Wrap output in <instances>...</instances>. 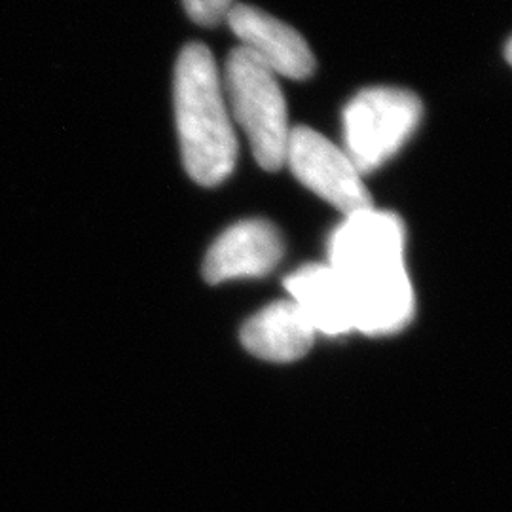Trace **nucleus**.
I'll return each mask as SVG.
<instances>
[{"label": "nucleus", "mask_w": 512, "mask_h": 512, "mask_svg": "<svg viewBox=\"0 0 512 512\" xmlns=\"http://www.w3.org/2000/svg\"><path fill=\"white\" fill-rule=\"evenodd\" d=\"M285 164L300 183L346 217L372 207L363 175L346 150L336 147L315 129L306 126L291 129Z\"/></svg>", "instance_id": "nucleus-5"}, {"label": "nucleus", "mask_w": 512, "mask_h": 512, "mask_svg": "<svg viewBox=\"0 0 512 512\" xmlns=\"http://www.w3.org/2000/svg\"><path fill=\"white\" fill-rule=\"evenodd\" d=\"M184 12L200 27H217L226 21L234 0H183Z\"/></svg>", "instance_id": "nucleus-10"}, {"label": "nucleus", "mask_w": 512, "mask_h": 512, "mask_svg": "<svg viewBox=\"0 0 512 512\" xmlns=\"http://www.w3.org/2000/svg\"><path fill=\"white\" fill-rule=\"evenodd\" d=\"M224 95L255 160L266 171L285 165L291 137L285 95L275 76L258 57L245 48H234L224 69Z\"/></svg>", "instance_id": "nucleus-2"}, {"label": "nucleus", "mask_w": 512, "mask_h": 512, "mask_svg": "<svg viewBox=\"0 0 512 512\" xmlns=\"http://www.w3.org/2000/svg\"><path fill=\"white\" fill-rule=\"evenodd\" d=\"M403 220L366 207L351 213L329 241V264L346 281L389 274L404 264Z\"/></svg>", "instance_id": "nucleus-4"}, {"label": "nucleus", "mask_w": 512, "mask_h": 512, "mask_svg": "<svg viewBox=\"0 0 512 512\" xmlns=\"http://www.w3.org/2000/svg\"><path fill=\"white\" fill-rule=\"evenodd\" d=\"M315 334L293 300H281L258 311L243 325L241 344L258 359L293 363L310 351Z\"/></svg>", "instance_id": "nucleus-9"}, {"label": "nucleus", "mask_w": 512, "mask_h": 512, "mask_svg": "<svg viewBox=\"0 0 512 512\" xmlns=\"http://www.w3.org/2000/svg\"><path fill=\"white\" fill-rule=\"evenodd\" d=\"M505 59L512 65V38L507 42V48H505Z\"/></svg>", "instance_id": "nucleus-11"}, {"label": "nucleus", "mask_w": 512, "mask_h": 512, "mask_svg": "<svg viewBox=\"0 0 512 512\" xmlns=\"http://www.w3.org/2000/svg\"><path fill=\"white\" fill-rule=\"evenodd\" d=\"M285 289L317 334L342 336L355 330L348 287L330 264H306L285 279Z\"/></svg>", "instance_id": "nucleus-8"}, {"label": "nucleus", "mask_w": 512, "mask_h": 512, "mask_svg": "<svg viewBox=\"0 0 512 512\" xmlns=\"http://www.w3.org/2000/svg\"><path fill=\"white\" fill-rule=\"evenodd\" d=\"M283 256V241L268 220H241L220 234L203 262V277L217 285L270 274Z\"/></svg>", "instance_id": "nucleus-7"}, {"label": "nucleus", "mask_w": 512, "mask_h": 512, "mask_svg": "<svg viewBox=\"0 0 512 512\" xmlns=\"http://www.w3.org/2000/svg\"><path fill=\"white\" fill-rule=\"evenodd\" d=\"M418 95L401 88H368L344 110L346 154L361 171L372 173L391 160L420 126Z\"/></svg>", "instance_id": "nucleus-3"}, {"label": "nucleus", "mask_w": 512, "mask_h": 512, "mask_svg": "<svg viewBox=\"0 0 512 512\" xmlns=\"http://www.w3.org/2000/svg\"><path fill=\"white\" fill-rule=\"evenodd\" d=\"M173 92L184 169L202 186H219L236 167L238 139L215 57L202 42L181 50Z\"/></svg>", "instance_id": "nucleus-1"}, {"label": "nucleus", "mask_w": 512, "mask_h": 512, "mask_svg": "<svg viewBox=\"0 0 512 512\" xmlns=\"http://www.w3.org/2000/svg\"><path fill=\"white\" fill-rule=\"evenodd\" d=\"M239 46L258 57L275 76L306 80L315 71V57L304 37L251 4H234L226 21Z\"/></svg>", "instance_id": "nucleus-6"}]
</instances>
